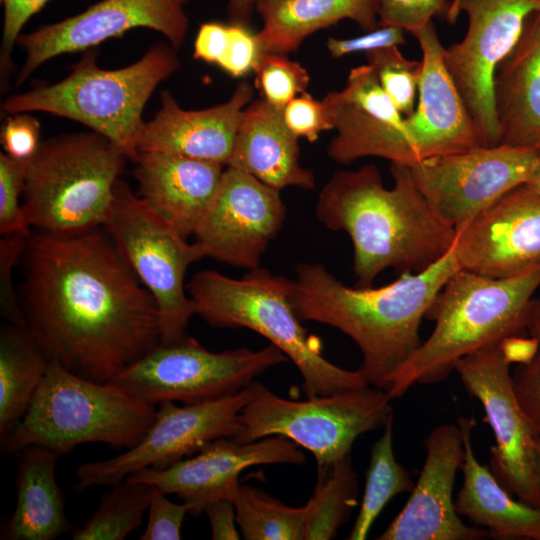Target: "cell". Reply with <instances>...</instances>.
Instances as JSON below:
<instances>
[{
  "label": "cell",
  "instance_id": "44dd1931",
  "mask_svg": "<svg viewBox=\"0 0 540 540\" xmlns=\"http://www.w3.org/2000/svg\"><path fill=\"white\" fill-rule=\"evenodd\" d=\"M461 269L504 278L540 262V193L520 185L457 230Z\"/></svg>",
  "mask_w": 540,
  "mask_h": 540
},
{
  "label": "cell",
  "instance_id": "5b68a950",
  "mask_svg": "<svg viewBox=\"0 0 540 540\" xmlns=\"http://www.w3.org/2000/svg\"><path fill=\"white\" fill-rule=\"evenodd\" d=\"M199 315L216 328H247L265 337L291 360L307 398L369 385L360 370H347L322 356L321 340L301 325L290 299V279L260 266L239 279L215 270L196 273L188 284Z\"/></svg>",
  "mask_w": 540,
  "mask_h": 540
},
{
  "label": "cell",
  "instance_id": "4dcf8cb0",
  "mask_svg": "<svg viewBox=\"0 0 540 540\" xmlns=\"http://www.w3.org/2000/svg\"><path fill=\"white\" fill-rule=\"evenodd\" d=\"M358 477L351 455L317 466V481L308 508L305 540L336 537L358 505Z\"/></svg>",
  "mask_w": 540,
  "mask_h": 540
},
{
  "label": "cell",
  "instance_id": "836d02e7",
  "mask_svg": "<svg viewBox=\"0 0 540 540\" xmlns=\"http://www.w3.org/2000/svg\"><path fill=\"white\" fill-rule=\"evenodd\" d=\"M152 485L128 479L112 486L94 514L72 531L73 540H124L137 530L150 506Z\"/></svg>",
  "mask_w": 540,
  "mask_h": 540
},
{
  "label": "cell",
  "instance_id": "6da1fadb",
  "mask_svg": "<svg viewBox=\"0 0 540 540\" xmlns=\"http://www.w3.org/2000/svg\"><path fill=\"white\" fill-rule=\"evenodd\" d=\"M19 265L26 326L50 362L108 383L160 344L156 301L104 229L32 231Z\"/></svg>",
  "mask_w": 540,
  "mask_h": 540
},
{
  "label": "cell",
  "instance_id": "11a10c76",
  "mask_svg": "<svg viewBox=\"0 0 540 540\" xmlns=\"http://www.w3.org/2000/svg\"><path fill=\"white\" fill-rule=\"evenodd\" d=\"M257 1H260V0H256V2H257Z\"/></svg>",
  "mask_w": 540,
  "mask_h": 540
},
{
  "label": "cell",
  "instance_id": "ffe728a7",
  "mask_svg": "<svg viewBox=\"0 0 540 540\" xmlns=\"http://www.w3.org/2000/svg\"><path fill=\"white\" fill-rule=\"evenodd\" d=\"M426 458L405 506L378 540H481L490 533L466 525L456 512L453 488L464 461L459 424H441L425 440Z\"/></svg>",
  "mask_w": 540,
  "mask_h": 540
},
{
  "label": "cell",
  "instance_id": "f5cc1de1",
  "mask_svg": "<svg viewBox=\"0 0 540 540\" xmlns=\"http://www.w3.org/2000/svg\"><path fill=\"white\" fill-rule=\"evenodd\" d=\"M532 190L540 193V147L537 148L535 166L526 184Z\"/></svg>",
  "mask_w": 540,
  "mask_h": 540
},
{
  "label": "cell",
  "instance_id": "e0dca14e",
  "mask_svg": "<svg viewBox=\"0 0 540 540\" xmlns=\"http://www.w3.org/2000/svg\"><path fill=\"white\" fill-rule=\"evenodd\" d=\"M287 215L280 190L228 167L193 236L204 257L251 270L259 267Z\"/></svg>",
  "mask_w": 540,
  "mask_h": 540
},
{
  "label": "cell",
  "instance_id": "8992f818",
  "mask_svg": "<svg viewBox=\"0 0 540 540\" xmlns=\"http://www.w3.org/2000/svg\"><path fill=\"white\" fill-rule=\"evenodd\" d=\"M175 51L170 44L155 43L136 62L110 70L99 67L95 51L88 49L64 79L8 97L3 110L44 112L80 122L135 162L144 107L157 86L181 67Z\"/></svg>",
  "mask_w": 540,
  "mask_h": 540
},
{
  "label": "cell",
  "instance_id": "603a6c76",
  "mask_svg": "<svg viewBox=\"0 0 540 540\" xmlns=\"http://www.w3.org/2000/svg\"><path fill=\"white\" fill-rule=\"evenodd\" d=\"M253 97V85L241 81L226 102L185 110L171 92L162 91L160 109L140 129L138 152L177 155L227 166L243 111Z\"/></svg>",
  "mask_w": 540,
  "mask_h": 540
},
{
  "label": "cell",
  "instance_id": "30bf717a",
  "mask_svg": "<svg viewBox=\"0 0 540 540\" xmlns=\"http://www.w3.org/2000/svg\"><path fill=\"white\" fill-rule=\"evenodd\" d=\"M102 229L155 299L160 313V343L181 339L196 314L193 300L186 295L184 279L187 268L204 258L199 246L189 243L122 179L115 185Z\"/></svg>",
  "mask_w": 540,
  "mask_h": 540
},
{
  "label": "cell",
  "instance_id": "d6986e66",
  "mask_svg": "<svg viewBox=\"0 0 540 540\" xmlns=\"http://www.w3.org/2000/svg\"><path fill=\"white\" fill-rule=\"evenodd\" d=\"M322 101L336 131L327 147L333 161L346 165L373 156L407 166L416 163L405 117L369 64L351 69L345 87L329 92Z\"/></svg>",
  "mask_w": 540,
  "mask_h": 540
},
{
  "label": "cell",
  "instance_id": "bcb514c9",
  "mask_svg": "<svg viewBox=\"0 0 540 540\" xmlns=\"http://www.w3.org/2000/svg\"><path fill=\"white\" fill-rule=\"evenodd\" d=\"M512 381L524 414L540 436V351L531 361L519 364L514 369Z\"/></svg>",
  "mask_w": 540,
  "mask_h": 540
},
{
  "label": "cell",
  "instance_id": "e575fe53",
  "mask_svg": "<svg viewBox=\"0 0 540 540\" xmlns=\"http://www.w3.org/2000/svg\"><path fill=\"white\" fill-rule=\"evenodd\" d=\"M365 55L394 106L405 117L410 116L415 110L422 61L405 58L398 47L379 49Z\"/></svg>",
  "mask_w": 540,
  "mask_h": 540
},
{
  "label": "cell",
  "instance_id": "ee69618b",
  "mask_svg": "<svg viewBox=\"0 0 540 540\" xmlns=\"http://www.w3.org/2000/svg\"><path fill=\"white\" fill-rule=\"evenodd\" d=\"M0 138L5 154L28 160L41 143L39 122L28 112L11 114L3 123Z\"/></svg>",
  "mask_w": 540,
  "mask_h": 540
},
{
  "label": "cell",
  "instance_id": "9c48e42d",
  "mask_svg": "<svg viewBox=\"0 0 540 540\" xmlns=\"http://www.w3.org/2000/svg\"><path fill=\"white\" fill-rule=\"evenodd\" d=\"M248 387L250 399L232 440L248 443L282 435L310 451L317 466L349 455L359 436L393 419L392 399L372 385L301 401L282 398L257 380Z\"/></svg>",
  "mask_w": 540,
  "mask_h": 540
},
{
  "label": "cell",
  "instance_id": "8d00e7d4",
  "mask_svg": "<svg viewBox=\"0 0 540 540\" xmlns=\"http://www.w3.org/2000/svg\"><path fill=\"white\" fill-rule=\"evenodd\" d=\"M27 160H17L0 154V234L29 236L20 196L23 195Z\"/></svg>",
  "mask_w": 540,
  "mask_h": 540
},
{
  "label": "cell",
  "instance_id": "7bdbcfd3",
  "mask_svg": "<svg viewBox=\"0 0 540 540\" xmlns=\"http://www.w3.org/2000/svg\"><path fill=\"white\" fill-rule=\"evenodd\" d=\"M261 54L257 35L247 25L230 23L226 51L217 66L233 78H241L254 70Z\"/></svg>",
  "mask_w": 540,
  "mask_h": 540
},
{
  "label": "cell",
  "instance_id": "f907efd6",
  "mask_svg": "<svg viewBox=\"0 0 540 540\" xmlns=\"http://www.w3.org/2000/svg\"><path fill=\"white\" fill-rule=\"evenodd\" d=\"M256 11V0H227L230 23L247 25Z\"/></svg>",
  "mask_w": 540,
  "mask_h": 540
},
{
  "label": "cell",
  "instance_id": "f6af8a7d",
  "mask_svg": "<svg viewBox=\"0 0 540 540\" xmlns=\"http://www.w3.org/2000/svg\"><path fill=\"white\" fill-rule=\"evenodd\" d=\"M404 31V29L397 26L378 25L375 29L355 38H328L326 48L334 58H341L354 53L367 54L375 50L405 44Z\"/></svg>",
  "mask_w": 540,
  "mask_h": 540
},
{
  "label": "cell",
  "instance_id": "9a60e30c",
  "mask_svg": "<svg viewBox=\"0 0 540 540\" xmlns=\"http://www.w3.org/2000/svg\"><path fill=\"white\" fill-rule=\"evenodd\" d=\"M537 149L507 144L478 146L408 166L434 212L460 229L514 188L526 184Z\"/></svg>",
  "mask_w": 540,
  "mask_h": 540
},
{
  "label": "cell",
  "instance_id": "ab89813d",
  "mask_svg": "<svg viewBox=\"0 0 540 540\" xmlns=\"http://www.w3.org/2000/svg\"><path fill=\"white\" fill-rule=\"evenodd\" d=\"M3 6V33L0 50L1 87L8 85L12 52L26 22L50 0H0Z\"/></svg>",
  "mask_w": 540,
  "mask_h": 540
},
{
  "label": "cell",
  "instance_id": "7402d4cb",
  "mask_svg": "<svg viewBox=\"0 0 540 540\" xmlns=\"http://www.w3.org/2000/svg\"><path fill=\"white\" fill-rule=\"evenodd\" d=\"M422 51L418 104L405 117L416 163L482 146L478 130L444 63L433 21L413 35Z\"/></svg>",
  "mask_w": 540,
  "mask_h": 540
},
{
  "label": "cell",
  "instance_id": "f35d334b",
  "mask_svg": "<svg viewBox=\"0 0 540 540\" xmlns=\"http://www.w3.org/2000/svg\"><path fill=\"white\" fill-rule=\"evenodd\" d=\"M447 6L446 0H377L378 25L397 26L414 35Z\"/></svg>",
  "mask_w": 540,
  "mask_h": 540
},
{
  "label": "cell",
  "instance_id": "c3c4849f",
  "mask_svg": "<svg viewBox=\"0 0 540 540\" xmlns=\"http://www.w3.org/2000/svg\"><path fill=\"white\" fill-rule=\"evenodd\" d=\"M214 540H238L241 533L237 530L236 510L229 499H221L210 503L205 511Z\"/></svg>",
  "mask_w": 540,
  "mask_h": 540
},
{
  "label": "cell",
  "instance_id": "83f0119b",
  "mask_svg": "<svg viewBox=\"0 0 540 540\" xmlns=\"http://www.w3.org/2000/svg\"><path fill=\"white\" fill-rule=\"evenodd\" d=\"M61 455L43 446L18 454L17 500L1 530L4 540H54L74 527L65 514L64 495L55 469Z\"/></svg>",
  "mask_w": 540,
  "mask_h": 540
},
{
  "label": "cell",
  "instance_id": "681fc988",
  "mask_svg": "<svg viewBox=\"0 0 540 540\" xmlns=\"http://www.w3.org/2000/svg\"><path fill=\"white\" fill-rule=\"evenodd\" d=\"M501 345L510 363H527L531 361L539 351L538 344L532 337H511L502 341Z\"/></svg>",
  "mask_w": 540,
  "mask_h": 540
},
{
  "label": "cell",
  "instance_id": "2e32d148",
  "mask_svg": "<svg viewBox=\"0 0 540 540\" xmlns=\"http://www.w3.org/2000/svg\"><path fill=\"white\" fill-rule=\"evenodd\" d=\"M189 0H101L83 12L42 26L17 40L25 60L17 75L20 86L43 63L66 53L86 51L135 28L161 33L179 49L185 42Z\"/></svg>",
  "mask_w": 540,
  "mask_h": 540
},
{
  "label": "cell",
  "instance_id": "8fae6325",
  "mask_svg": "<svg viewBox=\"0 0 540 540\" xmlns=\"http://www.w3.org/2000/svg\"><path fill=\"white\" fill-rule=\"evenodd\" d=\"M288 360L271 343L258 350L212 352L186 333L174 343H160L111 382L155 406L193 404L235 394Z\"/></svg>",
  "mask_w": 540,
  "mask_h": 540
},
{
  "label": "cell",
  "instance_id": "d590c367",
  "mask_svg": "<svg viewBox=\"0 0 540 540\" xmlns=\"http://www.w3.org/2000/svg\"><path fill=\"white\" fill-rule=\"evenodd\" d=\"M254 88L263 100L282 110L296 96L307 92L308 71L285 54L261 53L253 70Z\"/></svg>",
  "mask_w": 540,
  "mask_h": 540
},
{
  "label": "cell",
  "instance_id": "ba28073f",
  "mask_svg": "<svg viewBox=\"0 0 540 540\" xmlns=\"http://www.w3.org/2000/svg\"><path fill=\"white\" fill-rule=\"evenodd\" d=\"M156 409L112 382H94L50 362L26 414L1 448L18 455L38 445L63 455L98 442L127 450L151 426Z\"/></svg>",
  "mask_w": 540,
  "mask_h": 540
},
{
  "label": "cell",
  "instance_id": "db71d44e",
  "mask_svg": "<svg viewBox=\"0 0 540 540\" xmlns=\"http://www.w3.org/2000/svg\"><path fill=\"white\" fill-rule=\"evenodd\" d=\"M537 488H538V495L540 499V439L538 441Z\"/></svg>",
  "mask_w": 540,
  "mask_h": 540
},
{
  "label": "cell",
  "instance_id": "74e56055",
  "mask_svg": "<svg viewBox=\"0 0 540 540\" xmlns=\"http://www.w3.org/2000/svg\"><path fill=\"white\" fill-rule=\"evenodd\" d=\"M28 236L3 235L0 239V312L8 323L27 328L19 293L13 285V270L19 265Z\"/></svg>",
  "mask_w": 540,
  "mask_h": 540
},
{
  "label": "cell",
  "instance_id": "4316f807",
  "mask_svg": "<svg viewBox=\"0 0 540 540\" xmlns=\"http://www.w3.org/2000/svg\"><path fill=\"white\" fill-rule=\"evenodd\" d=\"M464 441L463 485L455 498L456 512L499 539L540 540V506L516 499L490 468L476 458L472 443L473 417L458 418Z\"/></svg>",
  "mask_w": 540,
  "mask_h": 540
},
{
  "label": "cell",
  "instance_id": "277c9868",
  "mask_svg": "<svg viewBox=\"0 0 540 540\" xmlns=\"http://www.w3.org/2000/svg\"><path fill=\"white\" fill-rule=\"evenodd\" d=\"M540 287V262L513 276L493 278L456 271L438 292L425 318L430 336L392 377V400L415 384L444 381L462 357L526 332L527 312Z\"/></svg>",
  "mask_w": 540,
  "mask_h": 540
},
{
  "label": "cell",
  "instance_id": "b9f144b4",
  "mask_svg": "<svg viewBox=\"0 0 540 540\" xmlns=\"http://www.w3.org/2000/svg\"><path fill=\"white\" fill-rule=\"evenodd\" d=\"M149 510V518L140 540H179L181 527L189 506L170 501L166 494L155 488Z\"/></svg>",
  "mask_w": 540,
  "mask_h": 540
},
{
  "label": "cell",
  "instance_id": "1f68e13d",
  "mask_svg": "<svg viewBox=\"0 0 540 540\" xmlns=\"http://www.w3.org/2000/svg\"><path fill=\"white\" fill-rule=\"evenodd\" d=\"M232 502L246 540H305L308 508L288 506L254 486L239 485Z\"/></svg>",
  "mask_w": 540,
  "mask_h": 540
},
{
  "label": "cell",
  "instance_id": "4fadbf2b",
  "mask_svg": "<svg viewBox=\"0 0 540 540\" xmlns=\"http://www.w3.org/2000/svg\"><path fill=\"white\" fill-rule=\"evenodd\" d=\"M250 395L246 387L199 403L179 406L173 401L161 402L153 423L135 446L112 458L78 466L74 489L113 486L141 469L171 466L214 440L232 439L241 428L239 415Z\"/></svg>",
  "mask_w": 540,
  "mask_h": 540
},
{
  "label": "cell",
  "instance_id": "5bb4252c",
  "mask_svg": "<svg viewBox=\"0 0 540 540\" xmlns=\"http://www.w3.org/2000/svg\"><path fill=\"white\" fill-rule=\"evenodd\" d=\"M466 391L477 398L492 428L490 470L516 498L540 506L538 441L514 392L510 362L501 343L479 349L454 366Z\"/></svg>",
  "mask_w": 540,
  "mask_h": 540
},
{
  "label": "cell",
  "instance_id": "cb8c5ba5",
  "mask_svg": "<svg viewBox=\"0 0 540 540\" xmlns=\"http://www.w3.org/2000/svg\"><path fill=\"white\" fill-rule=\"evenodd\" d=\"M134 163L138 195L183 237L193 235L216 195L224 165L156 152H141Z\"/></svg>",
  "mask_w": 540,
  "mask_h": 540
},
{
  "label": "cell",
  "instance_id": "7c38bea8",
  "mask_svg": "<svg viewBox=\"0 0 540 540\" xmlns=\"http://www.w3.org/2000/svg\"><path fill=\"white\" fill-rule=\"evenodd\" d=\"M468 16L465 37L445 48L444 63L478 130L482 146L500 144L494 102L497 68L518 42L540 0H452L445 18Z\"/></svg>",
  "mask_w": 540,
  "mask_h": 540
},
{
  "label": "cell",
  "instance_id": "f546056e",
  "mask_svg": "<svg viewBox=\"0 0 540 540\" xmlns=\"http://www.w3.org/2000/svg\"><path fill=\"white\" fill-rule=\"evenodd\" d=\"M50 361L27 328L0 331V442L26 414Z\"/></svg>",
  "mask_w": 540,
  "mask_h": 540
},
{
  "label": "cell",
  "instance_id": "7a4b0ae2",
  "mask_svg": "<svg viewBox=\"0 0 540 540\" xmlns=\"http://www.w3.org/2000/svg\"><path fill=\"white\" fill-rule=\"evenodd\" d=\"M394 186H384L373 164L335 172L321 189L316 218L344 231L353 245L357 287H371L388 268L419 273L454 246L457 230L443 221L417 189L407 165L391 163Z\"/></svg>",
  "mask_w": 540,
  "mask_h": 540
},
{
  "label": "cell",
  "instance_id": "ac0fdd59",
  "mask_svg": "<svg viewBox=\"0 0 540 540\" xmlns=\"http://www.w3.org/2000/svg\"><path fill=\"white\" fill-rule=\"evenodd\" d=\"M305 459L299 446L282 435L248 443L220 438L171 466L144 468L125 479L152 485L166 495L175 494L189 506V514L198 516L214 501H232L245 469L267 464L301 465Z\"/></svg>",
  "mask_w": 540,
  "mask_h": 540
},
{
  "label": "cell",
  "instance_id": "3957f363",
  "mask_svg": "<svg viewBox=\"0 0 540 540\" xmlns=\"http://www.w3.org/2000/svg\"><path fill=\"white\" fill-rule=\"evenodd\" d=\"M460 268L452 249L419 273L404 272L378 287H350L323 264L301 262L290 299L301 321L338 329L358 346L360 372L387 392L394 374L419 348V327L434 298Z\"/></svg>",
  "mask_w": 540,
  "mask_h": 540
},
{
  "label": "cell",
  "instance_id": "d6a6232c",
  "mask_svg": "<svg viewBox=\"0 0 540 540\" xmlns=\"http://www.w3.org/2000/svg\"><path fill=\"white\" fill-rule=\"evenodd\" d=\"M413 487L410 474L394 455L392 419L383 427V434L371 447L360 510L347 539H366L386 504L400 493L411 492Z\"/></svg>",
  "mask_w": 540,
  "mask_h": 540
},
{
  "label": "cell",
  "instance_id": "60d3db41",
  "mask_svg": "<svg viewBox=\"0 0 540 540\" xmlns=\"http://www.w3.org/2000/svg\"><path fill=\"white\" fill-rule=\"evenodd\" d=\"M283 118L296 137H303L310 143L316 142L322 132L332 130L323 101L307 92L294 97L285 106Z\"/></svg>",
  "mask_w": 540,
  "mask_h": 540
},
{
  "label": "cell",
  "instance_id": "7dc6e473",
  "mask_svg": "<svg viewBox=\"0 0 540 540\" xmlns=\"http://www.w3.org/2000/svg\"><path fill=\"white\" fill-rule=\"evenodd\" d=\"M229 40V24L211 21L200 25L193 45V58L218 65Z\"/></svg>",
  "mask_w": 540,
  "mask_h": 540
},
{
  "label": "cell",
  "instance_id": "816d5d0a",
  "mask_svg": "<svg viewBox=\"0 0 540 540\" xmlns=\"http://www.w3.org/2000/svg\"><path fill=\"white\" fill-rule=\"evenodd\" d=\"M526 332L537 342L540 351V295L533 297L530 301L527 312Z\"/></svg>",
  "mask_w": 540,
  "mask_h": 540
},
{
  "label": "cell",
  "instance_id": "484cf974",
  "mask_svg": "<svg viewBox=\"0 0 540 540\" xmlns=\"http://www.w3.org/2000/svg\"><path fill=\"white\" fill-rule=\"evenodd\" d=\"M494 102L500 144L540 147V11L527 18L518 42L497 68Z\"/></svg>",
  "mask_w": 540,
  "mask_h": 540
},
{
  "label": "cell",
  "instance_id": "d4e9b609",
  "mask_svg": "<svg viewBox=\"0 0 540 540\" xmlns=\"http://www.w3.org/2000/svg\"><path fill=\"white\" fill-rule=\"evenodd\" d=\"M227 166L277 190L315 187L313 172L300 164L298 137L287 127L283 111L262 98L244 109Z\"/></svg>",
  "mask_w": 540,
  "mask_h": 540
},
{
  "label": "cell",
  "instance_id": "52a82bcc",
  "mask_svg": "<svg viewBox=\"0 0 540 540\" xmlns=\"http://www.w3.org/2000/svg\"><path fill=\"white\" fill-rule=\"evenodd\" d=\"M126 160L119 146L93 130L42 141L27 160V226L59 236L102 228Z\"/></svg>",
  "mask_w": 540,
  "mask_h": 540
},
{
  "label": "cell",
  "instance_id": "f1b7e54d",
  "mask_svg": "<svg viewBox=\"0 0 540 540\" xmlns=\"http://www.w3.org/2000/svg\"><path fill=\"white\" fill-rule=\"evenodd\" d=\"M261 53L296 52L315 32L349 19L365 31L378 27L377 0H260Z\"/></svg>",
  "mask_w": 540,
  "mask_h": 540
}]
</instances>
